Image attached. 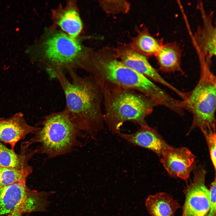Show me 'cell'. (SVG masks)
Returning <instances> with one entry per match:
<instances>
[{
  "instance_id": "44dd1931",
  "label": "cell",
  "mask_w": 216,
  "mask_h": 216,
  "mask_svg": "<svg viewBox=\"0 0 216 216\" xmlns=\"http://www.w3.org/2000/svg\"><path fill=\"white\" fill-rule=\"evenodd\" d=\"M100 4L103 9L109 13L127 12L129 4L124 1H100Z\"/></svg>"
},
{
  "instance_id": "3957f363",
  "label": "cell",
  "mask_w": 216,
  "mask_h": 216,
  "mask_svg": "<svg viewBox=\"0 0 216 216\" xmlns=\"http://www.w3.org/2000/svg\"><path fill=\"white\" fill-rule=\"evenodd\" d=\"M103 93L104 122L113 134L120 133L124 123L148 125L146 118L158 106L152 99L133 89L111 84L100 86Z\"/></svg>"
},
{
  "instance_id": "7c38bea8",
  "label": "cell",
  "mask_w": 216,
  "mask_h": 216,
  "mask_svg": "<svg viewBox=\"0 0 216 216\" xmlns=\"http://www.w3.org/2000/svg\"><path fill=\"white\" fill-rule=\"evenodd\" d=\"M200 5L202 24L197 29L194 39L202 56L211 61V58L216 55V28L213 23L212 14L206 13L202 4Z\"/></svg>"
},
{
  "instance_id": "ba28073f",
  "label": "cell",
  "mask_w": 216,
  "mask_h": 216,
  "mask_svg": "<svg viewBox=\"0 0 216 216\" xmlns=\"http://www.w3.org/2000/svg\"><path fill=\"white\" fill-rule=\"evenodd\" d=\"M116 56L125 66L145 76L153 82L160 83L172 91L179 97L183 92L166 81L149 62L147 57L130 46L122 47L116 50Z\"/></svg>"
},
{
  "instance_id": "8992f818",
  "label": "cell",
  "mask_w": 216,
  "mask_h": 216,
  "mask_svg": "<svg viewBox=\"0 0 216 216\" xmlns=\"http://www.w3.org/2000/svg\"><path fill=\"white\" fill-rule=\"evenodd\" d=\"M47 34L42 45L43 61L47 70H65L68 72L83 69L87 54L84 53L75 38L59 31Z\"/></svg>"
},
{
  "instance_id": "5b68a950",
  "label": "cell",
  "mask_w": 216,
  "mask_h": 216,
  "mask_svg": "<svg viewBox=\"0 0 216 216\" xmlns=\"http://www.w3.org/2000/svg\"><path fill=\"white\" fill-rule=\"evenodd\" d=\"M37 131L34 140L40 144V151L52 158L70 151L77 144L80 130L64 108L46 116Z\"/></svg>"
},
{
  "instance_id": "4fadbf2b",
  "label": "cell",
  "mask_w": 216,
  "mask_h": 216,
  "mask_svg": "<svg viewBox=\"0 0 216 216\" xmlns=\"http://www.w3.org/2000/svg\"><path fill=\"white\" fill-rule=\"evenodd\" d=\"M118 134L129 143L149 149L160 156L170 146L155 129L148 125L140 127L133 133L128 134L120 132Z\"/></svg>"
},
{
  "instance_id": "e0dca14e",
  "label": "cell",
  "mask_w": 216,
  "mask_h": 216,
  "mask_svg": "<svg viewBox=\"0 0 216 216\" xmlns=\"http://www.w3.org/2000/svg\"><path fill=\"white\" fill-rule=\"evenodd\" d=\"M163 44L162 39L154 38L147 29L144 28L132 39L130 46L136 51L146 57L155 56Z\"/></svg>"
},
{
  "instance_id": "ac0fdd59",
  "label": "cell",
  "mask_w": 216,
  "mask_h": 216,
  "mask_svg": "<svg viewBox=\"0 0 216 216\" xmlns=\"http://www.w3.org/2000/svg\"><path fill=\"white\" fill-rule=\"evenodd\" d=\"M32 171V168L29 166L21 169L0 166V190L17 182H26Z\"/></svg>"
},
{
  "instance_id": "8fae6325",
  "label": "cell",
  "mask_w": 216,
  "mask_h": 216,
  "mask_svg": "<svg viewBox=\"0 0 216 216\" xmlns=\"http://www.w3.org/2000/svg\"><path fill=\"white\" fill-rule=\"evenodd\" d=\"M39 129L28 124L20 112L9 118H0V141L9 144L14 150L19 141Z\"/></svg>"
},
{
  "instance_id": "603a6c76",
  "label": "cell",
  "mask_w": 216,
  "mask_h": 216,
  "mask_svg": "<svg viewBox=\"0 0 216 216\" xmlns=\"http://www.w3.org/2000/svg\"><path fill=\"white\" fill-rule=\"evenodd\" d=\"M23 214L21 212L16 210L7 215L6 216H22Z\"/></svg>"
},
{
  "instance_id": "7402d4cb",
  "label": "cell",
  "mask_w": 216,
  "mask_h": 216,
  "mask_svg": "<svg viewBox=\"0 0 216 216\" xmlns=\"http://www.w3.org/2000/svg\"><path fill=\"white\" fill-rule=\"evenodd\" d=\"M210 205L209 210L206 216H216V178L211 184L209 190Z\"/></svg>"
},
{
  "instance_id": "ffe728a7",
  "label": "cell",
  "mask_w": 216,
  "mask_h": 216,
  "mask_svg": "<svg viewBox=\"0 0 216 216\" xmlns=\"http://www.w3.org/2000/svg\"><path fill=\"white\" fill-rule=\"evenodd\" d=\"M200 129L206 140L208 148L210 158L215 171L216 166L215 128H202Z\"/></svg>"
},
{
  "instance_id": "52a82bcc",
  "label": "cell",
  "mask_w": 216,
  "mask_h": 216,
  "mask_svg": "<svg viewBox=\"0 0 216 216\" xmlns=\"http://www.w3.org/2000/svg\"><path fill=\"white\" fill-rule=\"evenodd\" d=\"M203 168L195 170L193 180L188 188L182 216H206L210 207L209 190L205 184Z\"/></svg>"
},
{
  "instance_id": "d6986e66",
  "label": "cell",
  "mask_w": 216,
  "mask_h": 216,
  "mask_svg": "<svg viewBox=\"0 0 216 216\" xmlns=\"http://www.w3.org/2000/svg\"><path fill=\"white\" fill-rule=\"evenodd\" d=\"M22 157L16 154L0 142V166L21 169L25 167Z\"/></svg>"
},
{
  "instance_id": "9a60e30c",
  "label": "cell",
  "mask_w": 216,
  "mask_h": 216,
  "mask_svg": "<svg viewBox=\"0 0 216 216\" xmlns=\"http://www.w3.org/2000/svg\"><path fill=\"white\" fill-rule=\"evenodd\" d=\"M55 16L56 24L70 36L75 38L81 33L82 24L77 10L69 3L57 12Z\"/></svg>"
},
{
  "instance_id": "9c48e42d",
  "label": "cell",
  "mask_w": 216,
  "mask_h": 216,
  "mask_svg": "<svg viewBox=\"0 0 216 216\" xmlns=\"http://www.w3.org/2000/svg\"><path fill=\"white\" fill-rule=\"evenodd\" d=\"M160 157L161 163L171 176L184 180L189 178L194 167L195 157L189 149L170 146Z\"/></svg>"
},
{
  "instance_id": "2e32d148",
  "label": "cell",
  "mask_w": 216,
  "mask_h": 216,
  "mask_svg": "<svg viewBox=\"0 0 216 216\" xmlns=\"http://www.w3.org/2000/svg\"><path fill=\"white\" fill-rule=\"evenodd\" d=\"M145 205L151 216H174L180 207L172 196L164 192L149 196L146 200Z\"/></svg>"
},
{
  "instance_id": "6da1fadb",
  "label": "cell",
  "mask_w": 216,
  "mask_h": 216,
  "mask_svg": "<svg viewBox=\"0 0 216 216\" xmlns=\"http://www.w3.org/2000/svg\"><path fill=\"white\" fill-rule=\"evenodd\" d=\"M50 76L59 82L64 94L66 106L71 120L80 131L92 135L102 129L104 123L101 105V88L91 76H81L76 71L68 73L71 81L63 71L51 69Z\"/></svg>"
},
{
  "instance_id": "277c9868",
  "label": "cell",
  "mask_w": 216,
  "mask_h": 216,
  "mask_svg": "<svg viewBox=\"0 0 216 216\" xmlns=\"http://www.w3.org/2000/svg\"><path fill=\"white\" fill-rule=\"evenodd\" d=\"M199 80L187 96L182 100L183 106L192 115L190 130L196 128H215L216 78L211 70L210 62L200 59Z\"/></svg>"
},
{
  "instance_id": "5bb4252c",
  "label": "cell",
  "mask_w": 216,
  "mask_h": 216,
  "mask_svg": "<svg viewBox=\"0 0 216 216\" xmlns=\"http://www.w3.org/2000/svg\"><path fill=\"white\" fill-rule=\"evenodd\" d=\"M154 56L161 71L184 74L181 67L182 50L176 42L164 44Z\"/></svg>"
},
{
  "instance_id": "7a4b0ae2",
  "label": "cell",
  "mask_w": 216,
  "mask_h": 216,
  "mask_svg": "<svg viewBox=\"0 0 216 216\" xmlns=\"http://www.w3.org/2000/svg\"><path fill=\"white\" fill-rule=\"evenodd\" d=\"M85 70L99 85L111 84L134 90L168 107L173 97L145 76L130 68L115 55L103 52L89 55Z\"/></svg>"
},
{
  "instance_id": "30bf717a",
  "label": "cell",
  "mask_w": 216,
  "mask_h": 216,
  "mask_svg": "<svg viewBox=\"0 0 216 216\" xmlns=\"http://www.w3.org/2000/svg\"><path fill=\"white\" fill-rule=\"evenodd\" d=\"M32 190L26 182H17L0 190V216L16 210L27 213L28 203Z\"/></svg>"
}]
</instances>
